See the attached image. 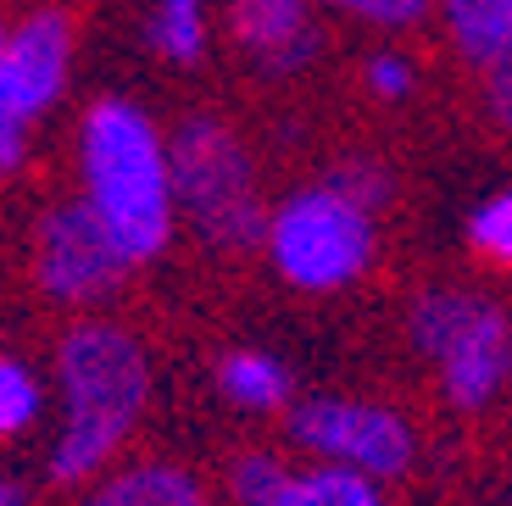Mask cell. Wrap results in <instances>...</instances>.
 I'll use <instances>...</instances> for the list:
<instances>
[{
  "label": "cell",
  "instance_id": "4fadbf2b",
  "mask_svg": "<svg viewBox=\"0 0 512 506\" xmlns=\"http://www.w3.org/2000/svg\"><path fill=\"white\" fill-rule=\"evenodd\" d=\"M268 506H384L379 479L357 468H340V462H312V468L284 479V490L273 495Z\"/></svg>",
  "mask_w": 512,
  "mask_h": 506
},
{
  "label": "cell",
  "instance_id": "5b68a950",
  "mask_svg": "<svg viewBox=\"0 0 512 506\" xmlns=\"http://www.w3.org/2000/svg\"><path fill=\"white\" fill-rule=\"evenodd\" d=\"M268 256L284 284L307 295H334L357 284L373 262V212L334 184L295 190L268 223Z\"/></svg>",
  "mask_w": 512,
  "mask_h": 506
},
{
  "label": "cell",
  "instance_id": "3957f363",
  "mask_svg": "<svg viewBox=\"0 0 512 506\" xmlns=\"http://www.w3.org/2000/svg\"><path fill=\"white\" fill-rule=\"evenodd\" d=\"M167 151H173L179 212L206 245H218V251L268 245L273 212L256 195V167L223 117H184Z\"/></svg>",
  "mask_w": 512,
  "mask_h": 506
},
{
  "label": "cell",
  "instance_id": "7a4b0ae2",
  "mask_svg": "<svg viewBox=\"0 0 512 506\" xmlns=\"http://www.w3.org/2000/svg\"><path fill=\"white\" fill-rule=\"evenodd\" d=\"M78 173H84V201L95 206L112 240L140 267L162 256L179 217L173 190V151L156 134V123L134 101H95L78 123Z\"/></svg>",
  "mask_w": 512,
  "mask_h": 506
},
{
  "label": "cell",
  "instance_id": "8992f818",
  "mask_svg": "<svg viewBox=\"0 0 512 506\" xmlns=\"http://www.w3.org/2000/svg\"><path fill=\"white\" fill-rule=\"evenodd\" d=\"M290 440L318 462H340L368 479L390 484L412 468L418 440L401 412L379 401H351V395H312L290 412Z\"/></svg>",
  "mask_w": 512,
  "mask_h": 506
},
{
  "label": "cell",
  "instance_id": "44dd1931",
  "mask_svg": "<svg viewBox=\"0 0 512 506\" xmlns=\"http://www.w3.org/2000/svg\"><path fill=\"white\" fill-rule=\"evenodd\" d=\"M485 112L496 128H507L512 134V62H496L485 67Z\"/></svg>",
  "mask_w": 512,
  "mask_h": 506
},
{
  "label": "cell",
  "instance_id": "8fae6325",
  "mask_svg": "<svg viewBox=\"0 0 512 506\" xmlns=\"http://www.w3.org/2000/svg\"><path fill=\"white\" fill-rule=\"evenodd\" d=\"M446 34L468 62L485 73L496 62H512V0H440Z\"/></svg>",
  "mask_w": 512,
  "mask_h": 506
},
{
  "label": "cell",
  "instance_id": "7c38bea8",
  "mask_svg": "<svg viewBox=\"0 0 512 506\" xmlns=\"http://www.w3.org/2000/svg\"><path fill=\"white\" fill-rule=\"evenodd\" d=\"M218 395L229 406H240V412H279L284 401H290V373H284L279 356L268 351H229L218 362Z\"/></svg>",
  "mask_w": 512,
  "mask_h": 506
},
{
  "label": "cell",
  "instance_id": "e0dca14e",
  "mask_svg": "<svg viewBox=\"0 0 512 506\" xmlns=\"http://www.w3.org/2000/svg\"><path fill=\"white\" fill-rule=\"evenodd\" d=\"M323 184H334L340 195H351L357 206H368L373 217L384 212V201H390V190H396V184H390V173H384L379 162H368V156H357V162H340V167H329V178H323Z\"/></svg>",
  "mask_w": 512,
  "mask_h": 506
},
{
  "label": "cell",
  "instance_id": "52a82bcc",
  "mask_svg": "<svg viewBox=\"0 0 512 506\" xmlns=\"http://www.w3.org/2000/svg\"><path fill=\"white\" fill-rule=\"evenodd\" d=\"M128 251L78 195L34 223V284L62 306H95L128 279Z\"/></svg>",
  "mask_w": 512,
  "mask_h": 506
},
{
  "label": "cell",
  "instance_id": "ffe728a7",
  "mask_svg": "<svg viewBox=\"0 0 512 506\" xmlns=\"http://www.w3.org/2000/svg\"><path fill=\"white\" fill-rule=\"evenodd\" d=\"M362 78H368V89L379 95V101H407L412 84H418V73H412V62H407L401 51H379V56H368Z\"/></svg>",
  "mask_w": 512,
  "mask_h": 506
},
{
  "label": "cell",
  "instance_id": "603a6c76",
  "mask_svg": "<svg viewBox=\"0 0 512 506\" xmlns=\"http://www.w3.org/2000/svg\"><path fill=\"white\" fill-rule=\"evenodd\" d=\"M0 506H28V490L17 479H0Z\"/></svg>",
  "mask_w": 512,
  "mask_h": 506
},
{
  "label": "cell",
  "instance_id": "30bf717a",
  "mask_svg": "<svg viewBox=\"0 0 512 506\" xmlns=\"http://www.w3.org/2000/svg\"><path fill=\"white\" fill-rule=\"evenodd\" d=\"M78 506H206L195 473L173 462H134V468L101 479Z\"/></svg>",
  "mask_w": 512,
  "mask_h": 506
},
{
  "label": "cell",
  "instance_id": "ac0fdd59",
  "mask_svg": "<svg viewBox=\"0 0 512 506\" xmlns=\"http://www.w3.org/2000/svg\"><path fill=\"white\" fill-rule=\"evenodd\" d=\"M284 479H290V468H284L279 456L251 451V456L234 462V501H240V506H268L273 495L284 490Z\"/></svg>",
  "mask_w": 512,
  "mask_h": 506
},
{
  "label": "cell",
  "instance_id": "d6986e66",
  "mask_svg": "<svg viewBox=\"0 0 512 506\" xmlns=\"http://www.w3.org/2000/svg\"><path fill=\"white\" fill-rule=\"evenodd\" d=\"M312 6L346 12V17L373 23V28H412V23H423V12H429V0H312Z\"/></svg>",
  "mask_w": 512,
  "mask_h": 506
},
{
  "label": "cell",
  "instance_id": "9a60e30c",
  "mask_svg": "<svg viewBox=\"0 0 512 506\" xmlns=\"http://www.w3.org/2000/svg\"><path fill=\"white\" fill-rule=\"evenodd\" d=\"M39 412H45V390H39V379L17 362L12 351H0V440L28 434L39 423Z\"/></svg>",
  "mask_w": 512,
  "mask_h": 506
},
{
  "label": "cell",
  "instance_id": "cb8c5ba5",
  "mask_svg": "<svg viewBox=\"0 0 512 506\" xmlns=\"http://www.w3.org/2000/svg\"><path fill=\"white\" fill-rule=\"evenodd\" d=\"M6 34H12V28H0V56H6Z\"/></svg>",
  "mask_w": 512,
  "mask_h": 506
},
{
  "label": "cell",
  "instance_id": "2e32d148",
  "mask_svg": "<svg viewBox=\"0 0 512 506\" xmlns=\"http://www.w3.org/2000/svg\"><path fill=\"white\" fill-rule=\"evenodd\" d=\"M468 245H474L485 262L512 267V190L490 195V201L468 217Z\"/></svg>",
  "mask_w": 512,
  "mask_h": 506
},
{
  "label": "cell",
  "instance_id": "5bb4252c",
  "mask_svg": "<svg viewBox=\"0 0 512 506\" xmlns=\"http://www.w3.org/2000/svg\"><path fill=\"white\" fill-rule=\"evenodd\" d=\"M151 45L179 67L201 62V51H206V0H156Z\"/></svg>",
  "mask_w": 512,
  "mask_h": 506
},
{
  "label": "cell",
  "instance_id": "9c48e42d",
  "mask_svg": "<svg viewBox=\"0 0 512 506\" xmlns=\"http://www.w3.org/2000/svg\"><path fill=\"white\" fill-rule=\"evenodd\" d=\"M229 28L262 73H301L323 51V28L312 17V0H234Z\"/></svg>",
  "mask_w": 512,
  "mask_h": 506
},
{
  "label": "cell",
  "instance_id": "ba28073f",
  "mask_svg": "<svg viewBox=\"0 0 512 506\" xmlns=\"http://www.w3.org/2000/svg\"><path fill=\"white\" fill-rule=\"evenodd\" d=\"M67 67H73V17L67 12H34L6 34V56H0V112L17 123L45 117L67 89Z\"/></svg>",
  "mask_w": 512,
  "mask_h": 506
},
{
  "label": "cell",
  "instance_id": "277c9868",
  "mask_svg": "<svg viewBox=\"0 0 512 506\" xmlns=\"http://www.w3.org/2000/svg\"><path fill=\"white\" fill-rule=\"evenodd\" d=\"M412 345L440 373V390L462 412H485L512 384V317L474 290H423L412 301Z\"/></svg>",
  "mask_w": 512,
  "mask_h": 506
},
{
  "label": "cell",
  "instance_id": "7402d4cb",
  "mask_svg": "<svg viewBox=\"0 0 512 506\" xmlns=\"http://www.w3.org/2000/svg\"><path fill=\"white\" fill-rule=\"evenodd\" d=\"M23 156H28V123H17V117L0 112V178L17 173Z\"/></svg>",
  "mask_w": 512,
  "mask_h": 506
},
{
  "label": "cell",
  "instance_id": "6da1fadb",
  "mask_svg": "<svg viewBox=\"0 0 512 506\" xmlns=\"http://www.w3.org/2000/svg\"><path fill=\"white\" fill-rule=\"evenodd\" d=\"M56 390H62V429L51 445V479L90 484L145 418L151 356L117 323L101 317L73 323L56 345Z\"/></svg>",
  "mask_w": 512,
  "mask_h": 506
}]
</instances>
